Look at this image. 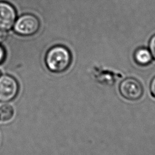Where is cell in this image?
Here are the masks:
<instances>
[{
    "instance_id": "obj_1",
    "label": "cell",
    "mask_w": 155,
    "mask_h": 155,
    "mask_svg": "<svg viewBox=\"0 0 155 155\" xmlns=\"http://www.w3.org/2000/svg\"><path fill=\"white\" fill-rule=\"evenodd\" d=\"M71 54L65 47L58 45L51 48L47 52L45 62L48 69L54 73L65 71L70 65Z\"/></svg>"
},
{
    "instance_id": "obj_2",
    "label": "cell",
    "mask_w": 155,
    "mask_h": 155,
    "mask_svg": "<svg viewBox=\"0 0 155 155\" xmlns=\"http://www.w3.org/2000/svg\"><path fill=\"white\" fill-rule=\"evenodd\" d=\"M39 21L36 16L31 14L21 16L14 25V30L22 36H30L36 33L39 28Z\"/></svg>"
},
{
    "instance_id": "obj_3",
    "label": "cell",
    "mask_w": 155,
    "mask_h": 155,
    "mask_svg": "<svg viewBox=\"0 0 155 155\" xmlns=\"http://www.w3.org/2000/svg\"><path fill=\"white\" fill-rule=\"evenodd\" d=\"M119 91L126 99L136 101L142 97L143 90L142 84L138 80L133 78H128L120 84Z\"/></svg>"
},
{
    "instance_id": "obj_4",
    "label": "cell",
    "mask_w": 155,
    "mask_h": 155,
    "mask_svg": "<svg viewBox=\"0 0 155 155\" xmlns=\"http://www.w3.org/2000/svg\"><path fill=\"white\" fill-rule=\"evenodd\" d=\"M18 85L12 76L3 75L0 77V101L8 102L17 94Z\"/></svg>"
},
{
    "instance_id": "obj_5",
    "label": "cell",
    "mask_w": 155,
    "mask_h": 155,
    "mask_svg": "<svg viewBox=\"0 0 155 155\" xmlns=\"http://www.w3.org/2000/svg\"><path fill=\"white\" fill-rule=\"evenodd\" d=\"M16 17L15 8L8 2L0 1V29H10L15 23Z\"/></svg>"
},
{
    "instance_id": "obj_6",
    "label": "cell",
    "mask_w": 155,
    "mask_h": 155,
    "mask_svg": "<svg viewBox=\"0 0 155 155\" xmlns=\"http://www.w3.org/2000/svg\"><path fill=\"white\" fill-rule=\"evenodd\" d=\"M134 59L135 62L140 65H147L151 62L153 56L148 49L141 47L135 51L134 53Z\"/></svg>"
},
{
    "instance_id": "obj_7",
    "label": "cell",
    "mask_w": 155,
    "mask_h": 155,
    "mask_svg": "<svg viewBox=\"0 0 155 155\" xmlns=\"http://www.w3.org/2000/svg\"><path fill=\"white\" fill-rule=\"evenodd\" d=\"M13 108L8 104L3 105L0 107V120L7 122L10 120L13 116Z\"/></svg>"
},
{
    "instance_id": "obj_8",
    "label": "cell",
    "mask_w": 155,
    "mask_h": 155,
    "mask_svg": "<svg viewBox=\"0 0 155 155\" xmlns=\"http://www.w3.org/2000/svg\"><path fill=\"white\" fill-rule=\"evenodd\" d=\"M149 50L153 56V58L155 59V35H154L150 40Z\"/></svg>"
},
{
    "instance_id": "obj_9",
    "label": "cell",
    "mask_w": 155,
    "mask_h": 155,
    "mask_svg": "<svg viewBox=\"0 0 155 155\" xmlns=\"http://www.w3.org/2000/svg\"><path fill=\"white\" fill-rule=\"evenodd\" d=\"M150 89V92L151 95L154 97H155V76L152 79L151 81Z\"/></svg>"
},
{
    "instance_id": "obj_10",
    "label": "cell",
    "mask_w": 155,
    "mask_h": 155,
    "mask_svg": "<svg viewBox=\"0 0 155 155\" xmlns=\"http://www.w3.org/2000/svg\"><path fill=\"white\" fill-rule=\"evenodd\" d=\"M7 38V33L5 30L0 29V43L4 42Z\"/></svg>"
},
{
    "instance_id": "obj_11",
    "label": "cell",
    "mask_w": 155,
    "mask_h": 155,
    "mask_svg": "<svg viewBox=\"0 0 155 155\" xmlns=\"http://www.w3.org/2000/svg\"><path fill=\"white\" fill-rule=\"evenodd\" d=\"M5 51L4 50V48L0 45V63L2 62L5 58Z\"/></svg>"
},
{
    "instance_id": "obj_12",
    "label": "cell",
    "mask_w": 155,
    "mask_h": 155,
    "mask_svg": "<svg viewBox=\"0 0 155 155\" xmlns=\"http://www.w3.org/2000/svg\"><path fill=\"white\" fill-rule=\"evenodd\" d=\"M2 76V73H1V71L0 70V77Z\"/></svg>"
}]
</instances>
